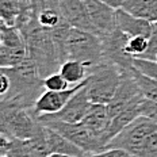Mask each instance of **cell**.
<instances>
[{
  "label": "cell",
  "mask_w": 157,
  "mask_h": 157,
  "mask_svg": "<svg viewBox=\"0 0 157 157\" xmlns=\"http://www.w3.org/2000/svg\"><path fill=\"white\" fill-rule=\"evenodd\" d=\"M10 78V91L2 99L4 103H12L33 110L38 98L45 92L44 77L37 64L27 58L22 64L12 68H0Z\"/></svg>",
  "instance_id": "1"
},
{
  "label": "cell",
  "mask_w": 157,
  "mask_h": 157,
  "mask_svg": "<svg viewBox=\"0 0 157 157\" xmlns=\"http://www.w3.org/2000/svg\"><path fill=\"white\" fill-rule=\"evenodd\" d=\"M21 33L26 41L29 58L37 64L42 77H48L49 75L56 73V69H60L61 61L53 34L50 30H46L38 25L35 14L33 15L31 21L21 29Z\"/></svg>",
  "instance_id": "2"
},
{
  "label": "cell",
  "mask_w": 157,
  "mask_h": 157,
  "mask_svg": "<svg viewBox=\"0 0 157 157\" xmlns=\"http://www.w3.org/2000/svg\"><path fill=\"white\" fill-rule=\"evenodd\" d=\"M109 148H121L137 157H157V123L140 117L111 140Z\"/></svg>",
  "instance_id": "3"
},
{
  "label": "cell",
  "mask_w": 157,
  "mask_h": 157,
  "mask_svg": "<svg viewBox=\"0 0 157 157\" xmlns=\"http://www.w3.org/2000/svg\"><path fill=\"white\" fill-rule=\"evenodd\" d=\"M68 60L86 64L88 72L107 63L104 58L102 39L92 33L72 27L65 42V61Z\"/></svg>",
  "instance_id": "4"
},
{
  "label": "cell",
  "mask_w": 157,
  "mask_h": 157,
  "mask_svg": "<svg viewBox=\"0 0 157 157\" xmlns=\"http://www.w3.org/2000/svg\"><path fill=\"white\" fill-rule=\"evenodd\" d=\"M123 73L114 64L104 63L94 68L87 77V94L91 103L109 104L115 95Z\"/></svg>",
  "instance_id": "5"
},
{
  "label": "cell",
  "mask_w": 157,
  "mask_h": 157,
  "mask_svg": "<svg viewBox=\"0 0 157 157\" xmlns=\"http://www.w3.org/2000/svg\"><path fill=\"white\" fill-rule=\"evenodd\" d=\"M39 126L31 110L18 104L0 103V133L12 138L30 140Z\"/></svg>",
  "instance_id": "6"
},
{
  "label": "cell",
  "mask_w": 157,
  "mask_h": 157,
  "mask_svg": "<svg viewBox=\"0 0 157 157\" xmlns=\"http://www.w3.org/2000/svg\"><path fill=\"white\" fill-rule=\"evenodd\" d=\"M42 125L50 127L60 134H63L65 138H68L71 142H73L87 155H95L100 153L107 149L104 144L96 134H94L83 122L78 123H65V122H56V121H49V122H41Z\"/></svg>",
  "instance_id": "7"
},
{
  "label": "cell",
  "mask_w": 157,
  "mask_h": 157,
  "mask_svg": "<svg viewBox=\"0 0 157 157\" xmlns=\"http://www.w3.org/2000/svg\"><path fill=\"white\" fill-rule=\"evenodd\" d=\"M129 35L121 31L119 29H115L111 34L107 37L100 38L103 44V52H104V58L107 63L114 64L122 71L123 75L132 73L134 65L132 56L126 53V45L129 42Z\"/></svg>",
  "instance_id": "8"
},
{
  "label": "cell",
  "mask_w": 157,
  "mask_h": 157,
  "mask_svg": "<svg viewBox=\"0 0 157 157\" xmlns=\"http://www.w3.org/2000/svg\"><path fill=\"white\" fill-rule=\"evenodd\" d=\"M87 86V84H86ZM84 86L78 92H76L69 99V102L65 104L63 110L54 114H46V115L35 117L38 122H49V121H56V122H65V123H78L86 118L88 110L91 107V100L88 98L87 88Z\"/></svg>",
  "instance_id": "9"
},
{
  "label": "cell",
  "mask_w": 157,
  "mask_h": 157,
  "mask_svg": "<svg viewBox=\"0 0 157 157\" xmlns=\"http://www.w3.org/2000/svg\"><path fill=\"white\" fill-rule=\"evenodd\" d=\"M95 29V35L104 38L117 29V10L102 0H84Z\"/></svg>",
  "instance_id": "10"
},
{
  "label": "cell",
  "mask_w": 157,
  "mask_h": 157,
  "mask_svg": "<svg viewBox=\"0 0 157 157\" xmlns=\"http://www.w3.org/2000/svg\"><path fill=\"white\" fill-rule=\"evenodd\" d=\"M87 84V78L81 81L80 84H75L68 90L64 91H45L38 100L35 102L34 107H33V114L35 117L39 115H46V114H54L63 110L65 104L69 102V99L73 96L76 92L81 90Z\"/></svg>",
  "instance_id": "11"
},
{
  "label": "cell",
  "mask_w": 157,
  "mask_h": 157,
  "mask_svg": "<svg viewBox=\"0 0 157 157\" xmlns=\"http://www.w3.org/2000/svg\"><path fill=\"white\" fill-rule=\"evenodd\" d=\"M141 95H142L141 90H140L138 84H137L136 78L133 77V75L132 73L123 75L122 81H121V84H119V87H118L114 98L106 106L110 121L115 115H118L121 111L125 110L136 98L141 96Z\"/></svg>",
  "instance_id": "12"
},
{
  "label": "cell",
  "mask_w": 157,
  "mask_h": 157,
  "mask_svg": "<svg viewBox=\"0 0 157 157\" xmlns=\"http://www.w3.org/2000/svg\"><path fill=\"white\" fill-rule=\"evenodd\" d=\"M58 3L65 21L71 27L95 34V29L84 0H58Z\"/></svg>",
  "instance_id": "13"
},
{
  "label": "cell",
  "mask_w": 157,
  "mask_h": 157,
  "mask_svg": "<svg viewBox=\"0 0 157 157\" xmlns=\"http://www.w3.org/2000/svg\"><path fill=\"white\" fill-rule=\"evenodd\" d=\"M144 99H145V98H144L142 95L136 98L125 110L121 111L118 115H115L110 121V126H109V130H107V140H109V144L111 142V140L115 138L121 132H123L127 126L132 125L137 118L141 117V107H142Z\"/></svg>",
  "instance_id": "14"
},
{
  "label": "cell",
  "mask_w": 157,
  "mask_h": 157,
  "mask_svg": "<svg viewBox=\"0 0 157 157\" xmlns=\"http://www.w3.org/2000/svg\"><path fill=\"white\" fill-rule=\"evenodd\" d=\"M81 122L86 125L94 134H96L102 141L109 146V140H107V130L110 126V118L107 113L106 104H95L92 103L88 110L86 118Z\"/></svg>",
  "instance_id": "15"
},
{
  "label": "cell",
  "mask_w": 157,
  "mask_h": 157,
  "mask_svg": "<svg viewBox=\"0 0 157 157\" xmlns=\"http://www.w3.org/2000/svg\"><path fill=\"white\" fill-rule=\"evenodd\" d=\"M117 27L129 37H137V35L150 37V33H152V23L150 22L137 18V16L129 14L122 8L117 10Z\"/></svg>",
  "instance_id": "16"
},
{
  "label": "cell",
  "mask_w": 157,
  "mask_h": 157,
  "mask_svg": "<svg viewBox=\"0 0 157 157\" xmlns=\"http://www.w3.org/2000/svg\"><path fill=\"white\" fill-rule=\"evenodd\" d=\"M45 126V125H44ZM46 127V138H48V149L49 155H65V156H75V157H84L87 155L84 150H81L73 142L65 138L63 134L56 130Z\"/></svg>",
  "instance_id": "17"
},
{
  "label": "cell",
  "mask_w": 157,
  "mask_h": 157,
  "mask_svg": "<svg viewBox=\"0 0 157 157\" xmlns=\"http://www.w3.org/2000/svg\"><path fill=\"white\" fill-rule=\"evenodd\" d=\"M121 8L137 18L157 23V0H123Z\"/></svg>",
  "instance_id": "18"
},
{
  "label": "cell",
  "mask_w": 157,
  "mask_h": 157,
  "mask_svg": "<svg viewBox=\"0 0 157 157\" xmlns=\"http://www.w3.org/2000/svg\"><path fill=\"white\" fill-rule=\"evenodd\" d=\"M58 72L63 75L64 78L71 86L80 84L81 81L86 80L88 77V75H90L86 64L80 63V61H75V60H68V61H65V63H63Z\"/></svg>",
  "instance_id": "19"
},
{
  "label": "cell",
  "mask_w": 157,
  "mask_h": 157,
  "mask_svg": "<svg viewBox=\"0 0 157 157\" xmlns=\"http://www.w3.org/2000/svg\"><path fill=\"white\" fill-rule=\"evenodd\" d=\"M29 58L27 46L8 48L0 45V68H12Z\"/></svg>",
  "instance_id": "20"
},
{
  "label": "cell",
  "mask_w": 157,
  "mask_h": 157,
  "mask_svg": "<svg viewBox=\"0 0 157 157\" xmlns=\"http://www.w3.org/2000/svg\"><path fill=\"white\" fill-rule=\"evenodd\" d=\"M132 75H133V77L136 78L140 90H141L142 96L148 100H152V102H157V80L142 75L141 72H138L136 68H133Z\"/></svg>",
  "instance_id": "21"
},
{
  "label": "cell",
  "mask_w": 157,
  "mask_h": 157,
  "mask_svg": "<svg viewBox=\"0 0 157 157\" xmlns=\"http://www.w3.org/2000/svg\"><path fill=\"white\" fill-rule=\"evenodd\" d=\"M0 157H38L33 150L29 140H18L11 137V144L7 153Z\"/></svg>",
  "instance_id": "22"
},
{
  "label": "cell",
  "mask_w": 157,
  "mask_h": 157,
  "mask_svg": "<svg viewBox=\"0 0 157 157\" xmlns=\"http://www.w3.org/2000/svg\"><path fill=\"white\" fill-rule=\"evenodd\" d=\"M148 48H149V37H144V35L130 37L129 42L126 45V53L132 56L133 58H141L146 53Z\"/></svg>",
  "instance_id": "23"
},
{
  "label": "cell",
  "mask_w": 157,
  "mask_h": 157,
  "mask_svg": "<svg viewBox=\"0 0 157 157\" xmlns=\"http://www.w3.org/2000/svg\"><path fill=\"white\" fill-rule=\"evenodd\" d=\"M44 84H45V90L46 91H64L71 88V84L68 83L64 78V76L60 72L49 75L48 77L44 78Z\"/></svg>",
  "instance_id": "24"
},
{
  "label": "cell",
  "mask_w": 157,
  "mask_h": 157,
  "mask_svg": "<svg viewBox=\"0 0 157 157\" xmlns=\"http://www.w3.org/2000/svg\"><path fill=\"white\" fill-rule=\"evenodd\" d=\"M133 65H134V68H136L138 72H141L142 75L157 80V63L156 61L142 60V58H134Z\"/></svg>",
  "instance_id": "25"
},
{
  "label": "cell",
  "mask_w": 157,
  "mask_h": 157,
  "mask_svg": "<svg viewBox=\"0 0 157 157\" xmlns=\"http://www.w3.org/2000/svg\"><path fill=\"white\" fill-rule=\"evenodd\" d=\"M141 58L149 61H157V23H152V33H150L149 37V48Z\"/></svg>",
  "instance_id": "26"
},
{
  "label": "cell",
  "mask_w": 157,
  "mask_h": 157,
  "mask_svg": "<svg viewBox=\"0 0 157 157\" xmlns=\"http://www.w3.org/2000/svg\"><path fill=\"white\" fill-rule=\"evenodd\" d=\"M84 157H137L133 153L127 152L125 149L121 148H109L100 153H95V155H86Z\"/></svg>",
  "instance_id": "27"
},
{
  "label": "cell",
  "mask_w": 157,
  "mask_h": 157,
  "mask_svg": "<svg viewBox=\"0 0 157 157\" xmlns=\"http://www.w3.org/2000/svg\"><path fill=\"white\" fill-rule=\"evenodd\" d=\"M141 117H145L157 123V102L144 99L141 107Z\"/></svg>",
  "instance_id": "28"
},
{
  "label": "cell",
  "mask_w": 157,
  "mask_h": 157,
  "mask_svg": "<svg viewBox=\"0 0 157 157\" xmlns=\"http://www.w3.org/2000/svg\"><path fill=\"white\" fill-rule=\"evenodd\" d=\"M8 91H10V78L7 75L0 71V96H2V99L8 94Z\"/></svg>",
  "instance_id": "29"
},
{
  "label": "cell",
  "mask_w": 157,
  "mask_h": 157,
  "mask_svg": "<svg viewBox=\"0 0 157 157\" xmlns=\"http://www.w3.org/2000/svg\"><path fill=\"white\" fill-rule=\"evenodd\" d=\"M103 3H106V4L111 6L113 8H121L122 7V3L123 0H102Z\"/></svg>",
  "instance_id": "30"
},
{
  "label": "cell",
  "mask_w": 157,
  "mask_h": 157,
  "mask_svg": "<svg viewBox=\"0 0 157 157\" xmlns=\"http://www.w3.org/2000/svg\"><path fill=\"white\" fill-rule=\"evenodd\" d=\"M49 157H75V156H65V155H50Z\"/></svg>",
  "instance_id": "31"
},
{
  "label": "cell",
  "mask_w": 157,
  "mask_h": 157,
  "mask_svg": "<svg viewBox=\"0 0 157 157\" xmlns=\"http://www.w3.org/2000/svg\"><path fill=\"white\" fill-rule=\"evenodd\" d=\"M156 63H157V61H156Z\"/></svg>",
  "instance_id": "32"
}]
</instances>
